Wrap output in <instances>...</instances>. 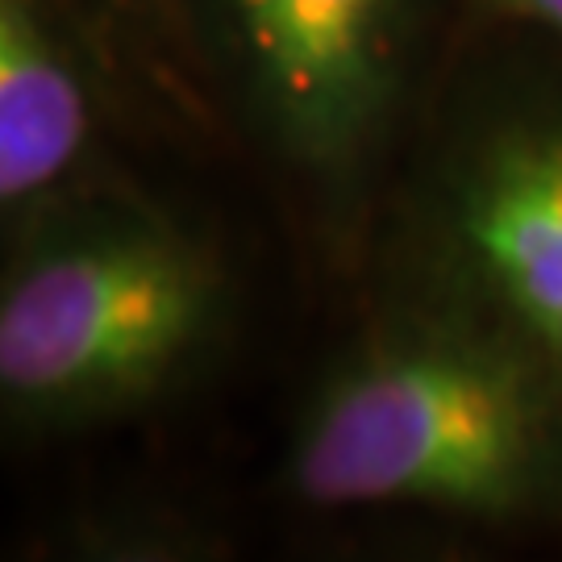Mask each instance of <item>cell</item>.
<instances>
[{
    "label": "cell",
    "mask_w": 562,
    "mask_h": 562,
    "mask_svg": "<svg viewBox=\"0 0 562 562\" xmlns=\"http://www.w3.org/2000/svg\"><path fill=\"white\" fill-rule=\"evenodd\" d=\"M562 480V392L471 308L383 329L329 375L292 450L317 508L513 517Z\"/></svg>",
    "instance_id": "cell-1"
},
{
    "label": "cell",
    "mask_w": 562,
    "mask_h": 562,
    "mask_svg": "<svg viewBox=\"0 0 562 562\" xmlns=\"http://www.w3.org/2000/svg\"><path fill=\"white\" fill-rule=\"evenodd\" d=\"M217 292L213 255L155 213L101 209L50 225L0 296L4 408L63 425L150 396L201 350Z\"/></svg>",
    "instance_id": "cell-2"
},
{
    "label": "cell",
    "mask_w": 562,
    "mask_h": 562,
    "mask_svg": "<svg viewBox=\"0 0 562 562\" xmlns=\"http://www.w3.org/2000/svg\"><path fill=\"white\" fill-rule=\"evenodd\" d=\"M222 13L271 146L308 176H350L401 97L404 0H222Z\"/></svg>",
    "instance_id": "cell-3"
},
{
    "label": "cell",
    "mask_w": 562,
    "mask_h": 562,
    "mask_svg": "<svg viewBox=\"0 0 562 562\" xmlns=\"http://www.w3.org/2000/svg\"><path fill=\"white\" fill-rule=\"evenodd\" d=\"M459 304L521 346L562 392V113L467 142L438 192Z\"/></svg>",
    "instance_id": "cell-4"
},
{
    "label": "cell",
    "mask_w": 562,
    "mask_h": 562,
    "mask_svg": "<svg viewBox=\"0 0 562 562\" xmlns=\"http://www.w3.org/2000/svg\"><path fill=\"white\" fill-rule=\"evenodd\" d=\"M88 130V88L46 0H0V204L9 217L71 176Z\"/></svg>",
    "instance_id": "cell-5"
},
{
    "label": "cell",
    "mask_w": 562,
    "mask_h": 562,
    "mask_svg": "<svg viewBox=\"0 0 562 562\" xmlns=\"http://www.w3.org/2000/svg\"><path fill=\"white\" fill-rule=\"evenodd\" d=\"M496 4H504V9L517 13V18L538 21V25L554 30L562 38V0H496Z\"/></svg>",
    "instance_id": "cell-6"
}]
</instances>
